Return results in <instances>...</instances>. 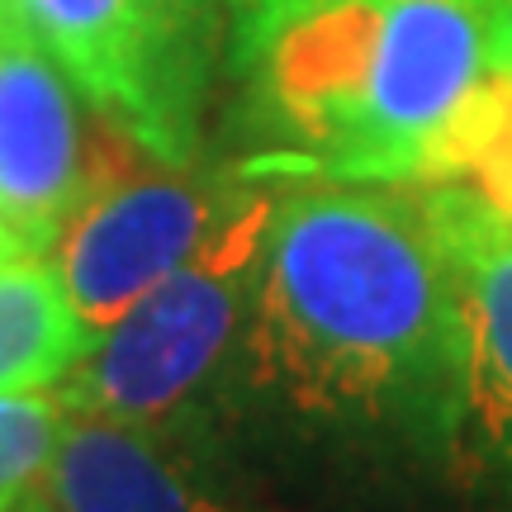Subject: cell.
<instances>
[{"instance_id": "9", "label": "cell", "mask_w": 512, "mask_h": 512, "mask_svg": "<svg viewBox=\"0 0 512 512\" xmlns=\"http://www.w3.org/2000/svg\"><path fill=\"white\" fill-rule=\"evenodd\" d=\"M91 342L53 256L19 252L0 261V394L57 389Z\"/></svg>"}, {"instance_id": "15", "label": "cell", "mask_w": 512, "mask_h": 512, "mask_svg": "<svg viewBox=\"0 0 512 512\" xmlns=\"http://www.w3.org/2000/svg\"><path fill=\"white\" fill-rule=\"evenodd\" d=\"M19 252H24V247H19V238L5 228V223H0V261H10V256H19Z\"/></svg>"}, {"instance_id": "10", "label": "cell", "mask_w": 512, "mask_h": 512, "mask_svg": "<svg viewBox=\"0 0 512 512\" xmlns=\"http://www.w3.org/2000/svg\"><path fill=\"white\" fill-rule=\"evenodd\" d=\"M138 10H143L166 110L185 133V143L200 147L204 95H209L223 34H228V10L223 0H138Z\"/></svg>"}, {"instance_id": "17", "label": "cell", "mask_w": 512, "mask_h": 512, "mask_svg": "<svg viewBox=\"0 0 512 512\" xmlns=\"http://www.w3.org/2000/svg\"><path fill=\"white\" fill-rule=\"evenodd\" d=\"M0 10H5V0H0Z\"/></svg>"}, {"instance_id": "11", "label": "cell", "mask_w": 512, "mask_h": 512, "mask_svg": "<svg viewBox=\"0 0 512 512\" xmlns=\"http://www.w3.org/2000/svg\"><path fill=\"white\" fill-rule=\"evenodd\" d=\"M67 408L53 389L43 394H0V512L43 498Z\"/></svg>"}, {"instance_id": "8", "label": "cell", "mask_w": 512, "mask_h": 512, "mask_svg": "<svg viewBox=\"0 0 512 512\" xmlns=\"http://www.w3.org/2000/svg\"><path fill=\"white\" fill-rule=\"evenodd\" d=\"M53 512H238L157 441V427L67 413L43 484Z\"/></svg>"}, {"instance_id": "12", "label": "cell", "mask_w": 512, "mask_h": 512, "mask_svg": "<svg viewBox=\"0 0 512 512\" xmlns=\"http://www.w3.org/2000/svg\"><path fill=\"white\" fill-rule=\"evenodd\" d=\"M313 0H223L228 10V43L242 67H252V57L275 38V29L294 19Z\"/></svg>"}, {"instance_id": "1", "label": "cell", "mask_w": 512, "mask_h": 512, "mask_svg": "<svg viewBox=\"0 0 512 512\" xmlns=\"http://www.w3.org/2000/svg\"><path fill=\"white\" fill-rule=\"evenodd\" d=\"M242 351L252 380L304 413L456 441L460 299L422 185H290L271 209Z\"/></svg>"}, {"instance_id": "14", "label": "cell", "mask_w": 512, "mask_h": 512, "mask_svg": "<svg viewBox=\"0 0 512 512\" xmlns=\"http://www.w3.org/2000/svg\"><path fill=\"white\" fill-rule=\"evenodd\" d=\"M489 67L498 81H512V0H498L494 38H489Z\"/></svg>"}, {"instance_id": "2", "label": "cell", "mask_w": 512, "mask_h": 512, "mask_svg": "<svg viewBox=\"0 0 512 512\" xmlns=\"http://www.w3.org/2000/svg\"><path fill=\"white\" fill-rule=\"evenodd\" d=\"M494 0H313L252 57L290 171L437 185L470 176L503 105Z\"/></svg>"}, {"instance_id": "4", "label": "cell", "mask_w": 512, "mask_h": 512, "mask_svg": "<svg viewBox=\"0 0 512 512\" xmlns=\"http://www.w3.org/2000/svg\"><path fill=\"white\" fill-rule=\"evenodd\" d=\"M247 195L233 181L185 171L95 185L48 252L91 337L200 256Z\"/></svg>"}, {"instance_id": "13", "label": "cell", "mask_w": 512, "mask_h": 512, "mask_svg": "<svg viewBox=\"0 0 512 512\" xmlns=\"http://www.w3.org/2000/svg\"><path fill=\"white\" fill-rule=\"evenodd\" d=\"M470 185L498 214L512 219V81H503V105H498V124L489 133V143L479 152V162L470 166Z\"/></svg>"}, {"instance_id": "3", "label": "cell", "mask_w": 512, "mask_h": 512, "mask_svg": "<svg viewBox=\"0 0 512 512\" xmlns=\"http://www.w3.org/2000/svg\"><path fill=\"white\" fill-rule=\"evenodd\" d=\"M275 200L252 190L238 214L91 342L53 394L67 413L162 427L242 351Z\"/></svg>"}, {"instance_id": "16", "label": "cell", "mask_w": 512, "mask_h": 512, "mask_svg": "<svg viewBox=\"0 0 512 512\" xmlns=\"http://www.w3.org/2000/svg\"><path fill=\"white\" fill-rule=\"evenodd\" d=\"M15 512H53V508H48L43 498H34V503H24V508H15Z\"/></svg>"}, {"instance_id": "7", "label": "cell", "mask_w": 512, "mask_h": 512, "mask_svg": "<svg viewBox=\"0 0 512 512\" xmlns=\"http://www.w3.org/2000/svg\"><path fill=\"white\" fill-rule=\"evenodd\" d=\"M15 5L48 57L119 133H128L166 166H185L195 157V147L185 143V133L166 110L138 0H15Z\"/></svg>"}, {"instance_id": "5", "label": "cell", "mask_w": 512, "mask_h": 512, "mask_svg": "<svg viewBox=\"0 0 512 512\" xmlns=\"http://www.w3.org/2000/svg\"><path fill=\"white\" fill-rule=\"evenodd\" d=\"M81 114L67 72L24 24L15 0L0 10V223L24 252H53L86 204Z\"/></svg>"}, {"instance_id": "6", "label": "cell", "mask_w": 512, "mask_h": 512, "mask_svg": "<svg viewBox=\"0 0 512 512\" xmlns=\"http://www.w3.org/2000/svg\"><path fill=\"white\" fill-rule=\"evenodd\" d=\"M460 299L465 403L460 437L479 465L512 479V219L470 181L422 185Z\"/></svg>"}]
</instances>
